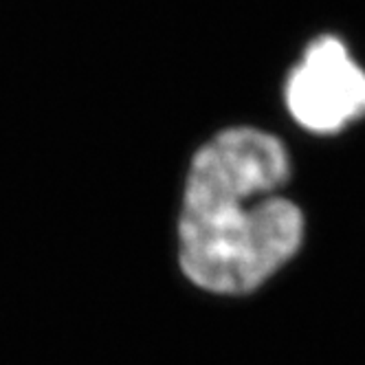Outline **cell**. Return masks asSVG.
<instances>
[{
	"instance_id": "cell-2",
	"label": "cell",
	"mask_w": 365,
	"mask_h": 365,
	"mask_svg": "<svg viewBox=\"0 0 365 365\" xmlns=\"http://www.w3.org/2000/svg\"><path fill=\"white\" fill-rule=\"evenodd\" d=\"M284 99L302 128L334 135L365 117V71L336 36H319L291 71Z\"/></svg>"
},
{
	"instance_id": "cell-1",
	"label": "cell",
	"mask_w": 365,
	"mask_h": 365,
	"mask_svg": "<svg viewBox=\"0 0 365 365\" xmlns=\"http://www.w3.org/2000/svg\"><path fill=\"white\" fill-rule=\"evenodd\" d=\"M289 178V150L267 130L227 128L196 150L178 216V262L194 286L247 295L297 255L306 220L277 194Z\"/></svg>"
}]
</instances>
